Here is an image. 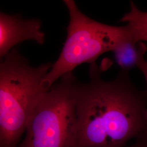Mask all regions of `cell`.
<instances>
[{"instance_id": "cell-1", "label": "cell", "mask_w": 147, "mask_h": 147, "mask_svg": "<svg viewBox=\"0 0 147 147\" xmlns=\"http://www.w3.org/2000/svg\"><path fill=\"white\" fill-rule=\"evenodd\" d=\"M90 64L89 81L79 86L73 147H124L147 132L146 91L138 89L129 72L105 81Z\"/></svg>"}, {"instance_id": "cell-2", "label": "cell", "mask_w": 147, "mask_h": 147, "mask_svg": "<svg viewBox=\"0 0 147 147\" xmlns=\"http://www.w3.org/2000/svg\"><path fill=\"white\" fill-rule=\"evenodd\" d=\"M51 63L32 67L13 48L0 64V147H16L42 94Z\"/></svg>"}, {"instance_id": "cell-3", "label": "cell", "mask_w": 147, "mask_h": 147, "mask_svg": "<svg viewBox=\"0 0 147 147\" xmlns=\"http://www.w3.org/2000/svg\"><path fill=\"white\" fill-rule=\"evenodd\" d=\"M70 16L62 50L44 81L49 89L65 74L82 63H94L100 55L124 40L133 38L128 26H114L95 21L79 10L73 0L63 1Z\"/></svg>"}, {"instance_id": "cell-4", "label": "cell", "mask_w": 147, "mask_h": 147, "mask_svg": "<svg viewBox=\"0 0 147 147\" xmlns=\"http://www.w3.org/2000/svg\"><path fill=\"white\" fill-rule=\"evenodd\" d=\"M80 83L70 72L42 94L19 147H73Z\"/></svg>"}, {"instance_id": "cell-5", "label": "cell", "mask_w": 147, "mask_h": 147, "mask_svg": "<svg viewBox=\"0 0 147 147\" xmlns=\"http://www.w3.org/2000/svg\"><path fill=\"white\" fill-rule=\"evenodd\" d=\"M42 22L37 19H24L21 16L0 13V57L2 58L17 44L33 40L39 44L45 41Z\"/></svg>"}, {"instance_id": "cell-6", "label": "cell", "mask_w": 147, "mask_h": 147, "mask_svg": "<svg viewBox=\"0 0 147 147\" xmlns=\"http://www.w3.org/2000/svg\"><path fill=\"white\" fill-rule=\"evenodd\" d=\"M147 49L144 42L130 38L119 44L112 52L121 70L129 72L132 69L137 68L140 60L144 58Z\"/></svg>"}, {"instance_id": "cell-7", "label": "cell", "mask_w": 147, "mask_h": 147, "mask_svg": "<svg viewBox=\"0 0 147 147\" xmlns=\"http://www.w3.org/2000/svg\"><path fill=\"white\" fill-rule=\"evenodd\" d=\"M121 21L127 24L134 40L147 42V11H141L130 1V10L122 17Z\"/></svg>"}, {"instance_id": "cell-8", "label": "cell", "mask_w": 147, "mask_h": 147, "mask_svg": "<svg viewBox=\"0 0 147 147\" xmlns=\"http://www.w3.org/2000/svg\"><path fill=\"white\" fill-rule=\"evenodd\" d=\"M137 68L139 69L141 71L142 74L145 78L146 84H147V61L145 60L144 58H143L140 60L139 62V63L138 64ZM147 93V88L146 90ZM146 122H147V106L146 109Z\"/></svg>"}, {"instance_id": "cell-9", "label": "cell", "mask_w": 147, "mask_h": 147, "mask_svg": "<svg viewBox=\"0 0 147 147\" xmlns=\"http://www.w3.org/2000/svg\"><path fill=\"white\" fill-rule=\"evenodd\" d=\"M136 139V142L127 147H147V132Z\"/></svg>"}]
</instances>
